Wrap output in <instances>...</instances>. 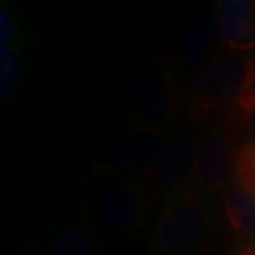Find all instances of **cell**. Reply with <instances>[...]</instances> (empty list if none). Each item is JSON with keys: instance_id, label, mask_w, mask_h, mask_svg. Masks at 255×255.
Wrapping results in <instances>:
<instances>
[{"instance_id": "obj_1", "label": "cell", "mask_w": 255, "mask_h": 255, "mask_svg": "<svg viewBox=\"0 0 255 255\" xmlns=\"http://www.w3.org/2000/svg\"><path fill=\"white\" fill-rule=\"evenodd\" d=\"M214 214L209 204L191 186L171 194L156 224L154 247L159 254L189 252L212 232Z\"/></svg>"}, {"instance_id": "obj_2", "label": "cell", "mask_w": 255, "mask_h": 255, "mask_svg": "<svg viewBox=\"0 0 255 255\" xmlns=\"http://www.w3.org/2000/svg\"><path fill=\"white\" fill-rule=\"evenodd\" d=\"M255 91V62L242 53H231L217 63L211 85L197 103V111H232Z\"/></svg>"}, {"instance_id": "obj_3", "label": "cell", "mask_w": 255, "mask_h": 255, "mask_svg": "<svg viewBox=\"0 0 255 255\" xmlns=\"http://www.w3.org/2000/svg\"><path fill=\"white\" fill-rule=\"evenodd\" d=\"M144 209L146 192L141 182H111L98 197V224L106 236H126L139 227Z\"/></svg>"}, {"instance_id": "obj_4", "label": "cell", "mask_w": 255, "mask_h": 255, "mask_svg": "<svg viewBox=\"0 0 255 255\" xmlns=\"http://www.w3.org/2000/svg\"><path fill=\"white\" fill-rule=\"evenodd\" d=\"M166 142L164 132L159 128L151 123L136 125L105 147L100 167L110 172L151 167L164 149Z\"/></svg>"}, {"instance_id": "obj_5", "label": "cell", "mask_w": 255, "mask_h": 255, "mask_svg": "<svg viewBox=\"0 0 255 255\" xmlns=\"http://www.w3.org/2000/svg\"><path fill=\"white\" fill-rule=\"evenodd\" d=\"M234 159L231 139L222 131H214L201 141L197 147V161L194 179L204 192H222L231 187L234 176Z\"/></svg>"}, {"instance_id": "obj_6", "label": "cell", "mask_w": 255, "mask_h": 255, "mask_svg": "<svg viewBox=\"0 0 255 255\" xmlns=\"http://www.w3.org/2000/svg\"><path fill=\"white\" fill-rule=\"evenodd\" d=\"M197 142L187 134L174 136L152 164L151 177L161 191L174 194L187 187V181L196 171Z\"/></svg>"}, {"instance_id": "obj_7", "label": "cell", "mask_w": 255, "mask_h": 255, "mask_svg": "<svg viewBox=\"0 0 255 255\" xmlns=\"http://www.w3.org/2000/svg\"><path fill=\"white\" fill-rule=\"evenodd\" d=\"M216 32L224 47L244 53L255 48V2L221 0L216 5Z\"/></svg>"}, {"instance_id": "obj_8", "label": "cell", "mask_w": 255, "mask_h": 255, "mask_svg": "<svg viewBox=\"0 0 255 255\" xmlns=\"http://www.w3.org/2000/svg\"><path fill=\"white\" fill-rule=\"evenodd\" d=\"M224 209L229 226L244 239L255 237V194L232 184L224 196Z\"/></svg>"}, {"instance_id": "obj_9", "label": "cell", "mask_w": 255, "mask_h": 255, "mask_svg": "<svg viewBox=\"0 0 255 255\" xmlns=\"http://www.w3.org/2000/svg\"><path fill=\"white\" fill-rule=\"evenodd\" d=\"M134 100L137 110L147 123H159L169 115L166 96L156 78L149 75H139L134 81Z\"/></svg>"}, {"instance_id": "obj_10", "label": "cell", "mask_w": 255, "mask_h": 255, "mask_svg": "<svg viewBox=\"0 0 255 255\" xmlns=\"http://www.w3.org/2000/svg\"><path fill=\"white\" fill-rule=\"evenodd\" d=\"M214 33L212 20L207 15H197L186 23L181 35V60L187 65L197 63L206 55Z\"/></svg>"}, {"instance_id": "obj_11", "label": "cell", "mask_w": 255, "mask_h": 255, "mask_svg": "<svg viewBox=\"0 0 255 255\" xmlns=\"http://www.w3.org/2000/svg\"><path fill=\"white\" fill-rule=\"evenodd\" d=\"M23 78V57L18 47H0V98L8 101Z\"/></svg>"}, {"instance_id": "obj_12", "label": "cell", "mask_w": 255, "mask_h": 255, "mask_svg": "<svg viewBox=\"0 0 255 255\" xmlns=\"http://www.w3.org/2000/svg\"><path fill=\"white\" fill-rule=\"evenodd\" d=\"M55 255H95L90 232L80 224H68L53 239Z\"/></svg>"}, {"instance_id": "obj_13", "label": "cell", "mask_w": 255, "mask_h": 255, "mask_svg": "<svg viewBox=\"0 0 255 255\" xmlns=\"http://www.w3.org/2000/svg\"><path fill=\"white\" fill-rule=\"evenodd\" d=\"M234 177L236 184L255 194V141L246 142L236 151Z\"/></svg>"}, {"instance_id": "obj_14", "label": "cell", "mask_w": 255, "mask_h": 255, "mask_svg": "<svg viewBox=\"0 0 255 255\" xmlns=\"http://www.w3.org/2000/svg\"><path fill=\"white\" fill-rule=\"evenodd\" d=\"M20 25L12 7L2 3L0 8V47H18Z\"/></svg>"}, {"instance_id": "obj_15", "label": "cell", "mask_w": 255, "mask_h": 255, "mask_svg": "<svg viewBox=\"0 0 255 255\" xmlns=\"http://www.w3.org/2000/svg\"><path fill=\"white\" fill-rule=\"evenodd\" d=\"M242 121H244V125H246L247 131L251 132L252 137H254V141H255V108L246 116V118H242Z\"/></svg>"}, {"instance_id": "obj_16", "label": "cell", "mask_w": 255, "mask_h": 255, "mask_svg": "<svg viewBox=\"0 0 255 255\" xmlns=\"http://www.w3.org/2000/svg\"><path fill=\"white\" fill-rule=\"evenodd\" d=\"M17 255H55V254L47 251V249H43V247H30L27 251L18 252Z\"/></svg>"}, {"instance_id": "obj_17", "label": "cell", "mask_w": 255, "mask_h": 255, "mask_svg": "<svg viewBox=\"0 0 255 255\" xmlns=\"http://www.w3.org/2000/svg\"><path fill=\"white\" fill-rule=\"evenodd\" d=\"M234 255H255V246H242Z\"/></svg>"}]
</instances>
